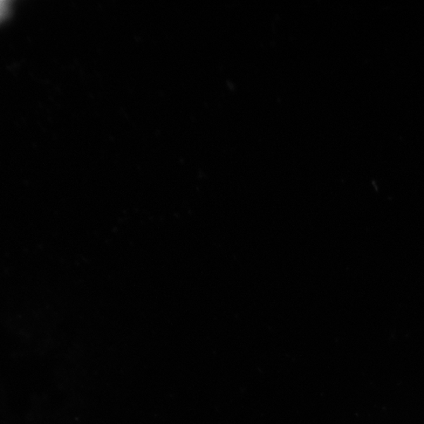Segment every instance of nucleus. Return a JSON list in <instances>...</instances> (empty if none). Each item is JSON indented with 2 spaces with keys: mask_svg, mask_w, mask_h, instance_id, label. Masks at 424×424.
<instances>
[{
  "mask_svg": "<svg viewBox=\"0 0 424 424\" xmlns=\"http://www.w3.org/2000/svg\"><path fill=\"white\" fill-rule=\"evenodd\" d=\"M9 6L10 1H8V0H0V23L8 15Z\"/></svg>",
  "mask_w": 424,
  "mask_h": 424,
  "instance_id": "1",
  "label": "nucleus"
}]
</instances>
